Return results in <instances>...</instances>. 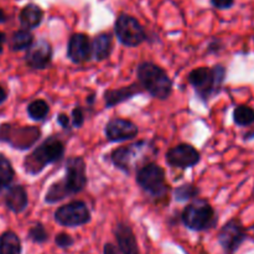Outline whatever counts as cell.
<instances>
[{
  "label": "cell",
  "mask_w": 254,
  "mask_h": 254,
  "mask_svg": "<svg viewBox=\"0 0 254 254\" xmlns=\"http://www.w3.org/2000/svg\"><path fill=\"white\" fill-rule=\"evenodd\" d=\"M198 193H200V190L195 185H192V184H184V185H180L174 191V197L179 202H185V201L197 197Z\"/></svg>",
  "instance_id": "cell-25"
},
{
  "label": "cell",
  "mask_w": 254,
  "mask_h": 254,
  "mask_svg": "<svg viewBox=\"0 0 254 254\" xmlns=\"http://www.w3.org/2000/svg\"><path fill=\"white\" fill-rule=\"evenodd\" d=\"M201 154L191 144L181 143L174 146L166 153V163L173 168L185 169L192 168L200 163Z\"/></svg>",
  "instance_id": "cell-11"
},
{
  "label": "cell",
  "mask_w": 254,
  "mask_h": 254,
  "mask_svg": "<svg viewBox=\"0 0 254 254\" xmlns=\"http://www.w3.org/2000/svg\"><path fill=\"white\" fill-rule=\"evenodd\" d=\"M14 176L15 171L12 169L11 163L4 154L0 153V190L11 185Z\"/></svg>",
  "instance_id": "cell-23"
},
{
  "label": "cell",
  "mask_w": 254,
  "mask_h": 254,
  "mask_svg": "<svg viewBox=\"0 0 254 254\" xmlns=\"http://www.w3.org/2000/svg\"><path fill=\"white\" fill-rule=\"evenodd\" d=\"M113 50V40L112 35L107 32L97 35L92 41V56L97 61H104L108 59Z\"/></svg>",
  "instance_id": "cell-19"
},
{
  "label": "cell",
  "mask_w": 254,
  "mask_h": 254,
  "mask_svg": "<svg viewBox=\"0 0 254 254\" xmlns=\"http://www.w3.org/2000/svg\"><path fill=\"white\" fill-rule=\"evenodd\" d=\"M42 19H44V11H42V9L39 5L32 4V2L22 7L19 14L20 24H21V26L25 30H29V31L40 26V24L42 22Z\"/></svg>",
  "instance_id": "cell-18"
},
{
  "label": "cell",
  "mask_w": 254,
  "mask_h": 254,
  "mask_svg": "<svg viewBox=\"0 0 254 254\" xmlns=\"http://www.w3.org/2000/svg\"><path fill=\"white\" fill-rule=\"evenodd\" d=\"M181 221L192 231H206L217 225V217L210 202L203 198H197L189 203L181 213Z\"/></svg>",
  "instance_id": "cell-6"
},
{
  "label": "cell",
  "mask_w": 254,
  "mask_h": 254,
  "mask_svg": "<svg viewBox=\"0 0 254 254\" xmlns=\"http://www.w3.org/2000/svg\"><path fill=\"white\" fill-rule=\"evenodd\" d=\"M55 221L64 227H78L91 221V212L83 201H72L61 206L55 212Z\"/></svg>",
  "instance_id": "cell-9"
},
{
  "label": "cell",
  "mask_w": 254,
  "mask_h": 254,
  "mask_svg": "<svg viewBox=\"0 0 254 254\" xmlns=\"http://www.w3.org/2000/svg\"><path fill=\"white\" fill-rule=\"evenodd\" d=\"M55 243H56L59 247L67 248V247H71V246L74 243V241L71 236L67 235V233H64V232H62V233H59V235L56 236V238H55Z\"/></svg>",
  "instance_id": "cell-28"
},
{
  "label": "cell",
  "mask_w": 254,
  "mask_h": 254,
  "mask_svg": "<svg viewBox=\"0 0 254 254\" xmlns=\"http://www.w3.org/2000/svg\"><path fill=\"white\" fill-rule=\"evenodd\" d=\"M247 238L245 227L237 218L228 221L218 232L217 240L222 250L227 254H233Z\"/></svg>",
  "instance_id": "cell-10"
},
{
  "label": "cell",
  "mask_w": 254,
  "mask_h": 254,
  "mask_svg": "<svg viewBox=\"0 0 254 254\" xmlns=\"http://www.w3.org/2000/svg\"><path fill=\"white\" fill-rule=\"evenodd\" d=\"M67 56L74 64H83L92 57V42L86 34L77 32L69 37Z\"/></svg>",
  "instance_id": "cell-14"
},
{
  "label": "cell",
  "mask_w": 254,
  "mask_h": 254,
  "mask_svg": "<svg viewBox=\"0 0 254 254\" xmlns=\"http://www.w3.org/2000/svg\"><path fill=\"white\" fill-rule=\"evenodd\" d=\"M84 123V112L81 107H76L72 111V124L74 128H81Z\"/></svg>",
  "instance_id": "cell-27"
},
{
  "label": "cell",
  "mask_w": 254,
  "mask_h": 254,
  "mask_svg": "<svg viewBox=\"0 0 254 254\" xmlns=\"http://www.w3.org/2000/svg\"><path fill=\"white\" fill-rule=\"evenodd\" d=\"M6 98H7V92L5 91L4 87L0 84V104L4 103V102L6 101Z\"/></svg>",
  "instance_id": "cell-32"
},
{
  "label": "cell",
  "mask_w": 254,
  "mask_h": 254,
  "mask_svg": "<svg viewBox=\"0 0 254 254\" xmlns=\"http://www.w3.org/2000/svg\"><path fill=\"white\" fill-rule=\"evenodd\" d=\"M143 91L144 89L140 86V83H131L127 87H122V88L108 89L103 94L104 103H106L107 108H112L117 104L123 103V102L133 98L136 94L143 93Z\"/></svg>",
  "instance_id": "cell-17"
},
{
  "label": "cell",
  "mask_w": 254,
  "mask_h": 254,
  "mask_svg": "<svg viewBox=\"0 0 254 254\" xmlns=\"http://www.w3.org/2000/svg\"><path fill=\"white\" fill-rule=\"evenodd\" d=\"M136 74L144 91L154 98L165 101L173 93V81L165 69L158 64L148 61L141 62L136 69Z\"/></svg>",
  "instance_id": "cell-2"
},
{
  "label": "cell",
  "mask_w": 254,
  "mask_h": 254,
  "mask_svg": "<svg viewBox=\"0 0 254 254\" xmlns=\"http://www.w3.org/2000/svg\"><path fill=\"white\" fill-rule=\"evenodd\" d=\"M52 60V47L46 40H39L31 45L25 55V61L30 68L45 69Z\"/></svg>",
  "instance_id": "cell-13"
},
{
  "label": "cell",
  "mask_w": 254,
  "mask_h": 254,
  "mask_svg": "<svg viewBox=\"0 0 254 254\" xmlns=\"http://www.w3.org/2000/svg\"><path fill=\"white\" fill-rule=\"evenodd\" d=\"M27 237L34 243H45L49 240V233H47L46 228L44 227L42 223H36L29 230Z\"/></svg>",
  "instance_id": "cell-26"
},
{
  "label": "cell",
  "mask_w": 254,
  "mask_h": 254,
  "mask_svg": "<svg viewBox=\"0 0 254 254\" xmlns=\"http://www.w3.org/2000/svg\"><path fill=\"white\" fill-rule=\"evenodd\" d=\"M64 143L57 136H50L45 139L31 154L26 156L24 168L30 175H37L47 165L61 160L64 155Z\"/></svg>",
  "instance_id": "cell-4"
},
{
  "label": "cell",
  "mask_w": 254,
  "mask_h": 254,
  "mask_svg": "<svg viewBox=\"0 0 254 254\" xmlns=\"http://www.w3.org/2000/svg\"><path fill=\"white\" fill-rule=\"evenodd\" d=\"M233 121L238 127H250L254 124V109L252 107L241 104L233 111Z\"/></svg>",
  "instance_id": "cell-22"
},
{
  "label": "cell",
  "mask_w": 254,
  "mask_h": 254,
  "mask_svg": "<svg viewBox=\"0 0 254 254\" xmlns=\"http://www.w3.org/2000/svg\"><path fill=\"white\" fill-rule=\"evenodd\" d=\"M86 161L81 156L69 158L66 163V174L62 180L52 184L45 195V202L54 205L66 197L84 190L87 186Z\"/></svg>",
  "instance_id": "cell-1"
},
{
  "label": "cell",
  "mask_w": 254,
  "mask_h": 254,
  "mask_svg": "<svg viewBox=\"0 0 254 254\" xmlns=\"http://www.w3.org/2000/svg\"><path fill=\"white\" fill-rule=\"evenodd\" d=\"M114 31L119 42L124 46L136 47L146 40V32L143 25L128 14H121L117 17Z\"/></svg>",
  "instance_id": "cell-8"
},
{
  "label": "cell",
  "mask_w": 254,
  "mask_h": 254,
  "mask_svg": "<svg viewBox=\"0 0 254 254\" xmlns=\"http://www.w3.org/2000/svg\"><path fill=\"white\" fill-rule=\"evenodd\" d=\"M155 153V146L150 141L143 140L113 150L111 154V161L117 169L129 175L138 164L144 163L146 159H149V156Z\"/></svg>",
  "instance_id": "cell-5"
},
{
  "label": "cell",
  "mask_w": 254,
  "mask_h": 254,
  "mask_svg": "<svg viewBox=\"0 0 254 254\" xmlns=\"http://www.w3.org/2000/svg\"><path fill=\"white\" fill-rule=\"evenodd\" d=\"M5 41H6V36H5L4 32L0 31V54L2 52V46H4Z\"/></svg>",
  "instance_id": "cell-33"
},
{
  "label": "cell",
  "mask_w": 254,
  "mask_h": 254,
  "mask_svg": "<svg viewBox=\"0 0 254 254\" xmlns=\"http://www.w3.org/2000/svg\"><path fill=\"white\" fill-rule=\"evenodd\" d=\"M7 20V16H6V14H5V11L4 10L1 9V7H0V24H2V22H5Z\"/></svg>",
  "instance_id": "cell-34"
},
{
  "label": "cell",
  "mask_w": 254,
  "mask_h": 254,
  "mask_svg": "<svg viewBox=\"0 0 254 254\" xmlns=\"http://www.w3.org/2000/svg\"><path fill=\"white\" fill-rule=\"evenodd\" d=\"M50 112V107L44 99H36L32 101L27 106V114L32 121H44Z\"/></svg>",
  "instance_id": "cell-24"
},
{
  "label": "cell",
  "mask_w": 254,
  "mask_h": 254,
  "mask_svg": "<svg viewBox=\"0 0 254 254\" xmlns=\"http://www.w3.org/2000/svg\"><path fill=\"white\" fill-rule=\"evenodd\" d=\"M211 4L213 7L218 10L230 9L235 5V0H211Z\"/></svg>",
  "instance_id": "cell-29"
},
{
  "label": "cell",
  "mask_w": 254,
  "mask_h": 254,
  "mask_svg": "<svg viewBox=\"0 0 254 254\" xmlns=\"http://www.w3.org/2000/svg\"><path fill=\"white\" fill-rule=\"evenodd\" d=\"M0 254H21V242L16 233L6 231L0 236Z\"/></svg>",
  "instance_id": "cell-20"
},
{
  "label": "cell",
  "mask_w": 254,
  "mask_h": 254,
  "mask_svg": "<svg viewBox=\"0 0 254 254\" xmlns=\"http://www.w3.org/2000/svg\"><path fill=\"white\" fill-rule=\"evenodd\" d=\"M226 78V68L222 64H216L212 68L198 67L189 73L188 81L197 96L203 102H208L213 96L220 93Z\"/></svg>",
  "instance_id": "cell-3"
},
{
  "label": "cell",
  "mask_w": 254,
  "mask_h": 254,
  "mask_svg": "<svg viewBox=\"0 0 254 254\" xmlns=\"http://www.w3.org/2000/svg\"><path fill=\"white\" fill-rule=\"evenodd\" d=\"M0 195L5 206L14 213L22 212L29 203L26 190L21 185H9L0 190Z\"/></svg>",
  "instance_id": "cell-15"
},
{
  "label": "cell",
  "mask_w": 254,
  "mask_h": 254,
  "mask_svg": "<svg viewBox=\"0 0 254 254\" xmlns=\"http://www.w3.org/2000/svg\"><path fill=\"white\" fill-rule=\"evenodd\" d=\"M118 248L122 254H139L138 243L130 225L127 222H118L114 227Z\"/></svg>",
  "instance_id": "cell-16"
},
{
  "label": "cell",
  "mask_w": 254,
  "mask_h": 254,
  "mask_svg": "<svg viewBox=\"0 0 254 254\" xmlns=\"http://www.w3.org/2000/svg\"><path fill=\"white\" fill-rule=\"evenodd\" d=\"M57 123H59L64 129H69V118L66 114H59V117H57Z\"/></svg>",
  "instance_id": "cell-30"
},
{
  "label": "cell",
  "mask_w": 254,
  "mask_h": 254,
  "mask_svg": "<svg viewBox=\"0 0 254 254\" xmlns=\"http://www.w3.org/2000/svg\"><path fill=\"white\" fill-rule=\"evenodd\" d=\"M136 184L151 197L160 198L168 195L169 185L165 171L155 163H146L136 171Z\"/></svg>",
  "instance_id": "cell-7"
},
{
  "label": "cell",
  "mask_w": 254,
  "mask_h": 254,
  "mask_svg": "<svg viewBox=\"0 0 254 254\" xmlns=\"http://www.w3.org/2000/svg\"><path fill=\"white\" fill-rule=\"evenodd\" d=\"M34 35L29 30H17L11 35L10 39V49L12 51H22V50H29L31 45L34 44Z\"/></svg>",
  "instance_id": "cell-21"
},
{
  "label": "cell",
  "mask_w": 254,
  "mask_h": 254,
  "mask_svg": "<svg viewBox=\"0 0 254 254\" xmlns=\"http://www.w3.org/2000/svg\"><path fill=\"white\" fill-rule=\"evenodd\" d=\"M104 133L109 141L118 143V141L130 140V139L135 138L139 133V129L129 119L113 118L107 123Z\"/></svg>",
  "instance_id": "cell-12"
},
{
  "label": "cell",
  "mask_w": 254,
  "mask_h": 254,
  "mask_svg": "<svg viewBox=\"0 0 254 254\" xmlns=\"http://www.w3.org/2000/svg\"><path fill=\"white\" fill-rule=\"evenodd\" d=\"M103 254H118V251H117V248L114 247L112 243H107V245L104 246Z\"/></svg>",
  "instance_id": "cell-31"
}]
</instances>
